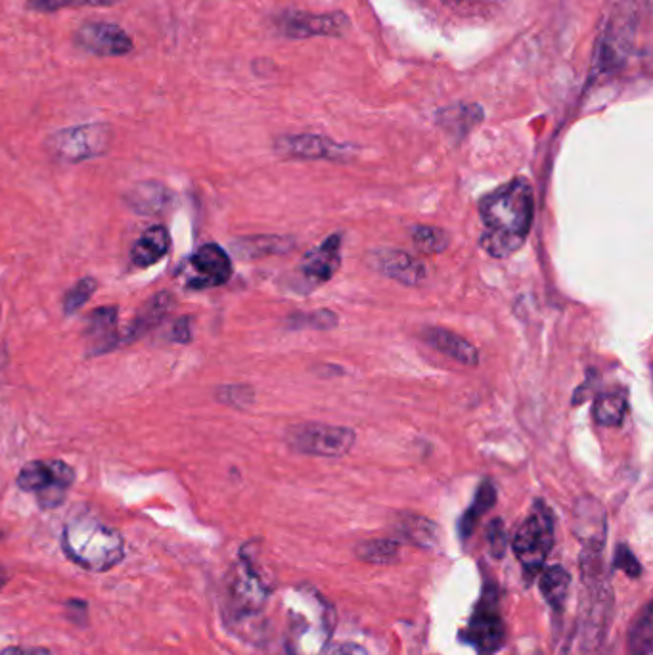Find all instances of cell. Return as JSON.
<instances>
[{
    "label": "cell",
    "instance_id": "9",
    "mask_svg": "<svg viewBox=\"0 0 653 655\" xmlns=\"http://www.w3.org/2000/svg\"><path fill=\"white\" fill-rule=\"evenodd\" d=\"M269 598V588L253 562L242 556V562L236 565L228 581V610L236 619H248L265 608Z\"/></svg>",
    "mask_w": 653,
    "mask_h": 655
},
{
    "label": "cell",
    "instance_id": "28",
    "mask_svg": "<svg viewBox=\"0 0 653 655\" xmlns=\"http://www.w3.org/2000/svg\"><path fill=\"white\" fill-rule=\"evenodd\" d=\"M399 554V543L391 539H372L357 546V556L366 564H391Z\"/></svg>",
    "mask_w": 653,
    "mask_h": 655
},
{
    "label": "cell",
    "instance_id": "25",
    "mask_svg": "<svg viewBox=\"0 0 653 655\" xmlns=\"http://www.w3.org/2000/svg\"><path fill=\"white\" fill-rule=\"evenodd\" d=\"M652 602L638 613L629 631V652L631 655H650L653 648Z\"/></svg>",
    "mask_w": 653,
    "mask_h": 655
},
{
    "label": "cell",
    "instance_id": "40",
    "mask_svg": "<svg viewBox=\"0 0 653 655\" xmlns=\"http://www.w3.org/2000/svg\"><path fill=\"white\" fill-rule=\"evenodd\" d=\"M441 2H447V4H458V2H462V0H441Z\"/></svg>",
    "mask_w": 653,
    "mask_h": 655
},
{
    "label": "cell",
    "instance_id": "36",
    "mask_svg": "<svg viewBox=\"0 0 653 655\" xmlns=\"http://www.w3.org/2000/svg\"><path fill=\"white\" fill-rule=\"evenodd\" d=\"M0 655H54L48 648H22V646H8L4 650H0Z\"/></svg>",
    "mask_w": 653,
    "mask_h": 655
},
{
    "label": "cell",
    "instance_id": "2",
    "mask_svg": "<svg viewBox=\"0 0 653 655\" xmlns=\"http://www.w3.org/2000/svg\"><path fill=\"white\" fill-rule=\"evenodd\" d=\"M286 627V648L290 655H322L328 648L334 627V608L311 587L293 588Z\"/></svg>",
    "mask_w": 653,
    "mask_h": 655
},
{
    "label": "cell",
    "instance_id": "30",
    "mask_svg": "<svg viewBox=\"0 0 653 655\" xmlns=\"http://www.w3.org/2000/svg\"><path fill=\"white\" fill-rule=\"evenodd\" d=\"M288 249V240L284 238H249L236 244V251L240 257H261L269 253H284Z\"/></svg>",
    "mask_w": 653,
    "mask_h": 655
},
{
    "label": "cell",
    "instance_id": "5",
    "mask_svg": "<svg viewBox=\"0 0 653 655\" xmlns=\"http://www.w3.org/2000/svg\"><path fill=\"white\" fill-rule=\"evenodd\" d=\"M506 629L500 613V594L493 581L483 583L481 598L462 633V640L479 655H493L502 648Z\"/></svg>",
    "mask_w": 653,
    "mask_h": 655
},
{
    "label": "cell",
    "instance_id": "8",
    "mask_svg": "<svg viewBox=\"0 0 653 655\" xmlns=\"http://www.w3.org/2000/svg\"><path fill=\"white\" fill-rule=\"evenodd\" d=\"M288 443L292 449L311 456L339 458L355 445V431L343 426L328 424H297L288 431Z\"/></svg>",
    "mask_w": 653,
    "mask_h": 655
},
{
    "label": "cell",
    "instance_id": "18",
    "mask_svg": "<svg viewBox=\"0 0 653 655\" xmlns=\"http://www.w3.org/2000/svg\"><path fill=\"white\" fill-rule=\"evenodd\" d=\"M87 338L91 343V353L102 355L112 351L119 343L117 334V309L100 307L87 320Z\"/></svg>",
    "mask_w": 653,
    "mask_h": 655
},
{
    "label": "cell",
    "instance_id": "38",
    "mask_svg": "<svg viewBox=\"0 0 653 655\" xmlns=\"http://www.w3.org/2000/svg\"><path fill=\"white\" fill-rule=\"evenodd\" d=\"M173 338L181 341V343H188L190 341V320L188 318L177 320L175 330H173Z\"/></svg>",
    "mask_w": 653,
    "mask_h": 655
},
{
    "label": "cell",
    "instance_id": "29",
    "mask_svg": "<svg viewBox=\"0 0 653 655\" xmlns=\"http://www.w3.org/2000/svg\"><path fill=\"white\" fill-rule=\"evenodd\" d=\"M412 242L418 251L428 253V255H437L449 248L451 238L445 230H441L437 226H416L412 230Z\"/></svg>",
    "mask_w": 653,
    "mask_h": 655
},
{
    "label": "cell",
    "instance_id": "21",
    "mask_svg": "<svg viewBox=\"0 0 653 655\" xmlns=\"http://www.w3.org/2000/svg\"><path fill=\"white\" fill-rule=\"evenodd\" d=\"M542 596L546 604L552 608L554 613H563L565 600L571 587V575L562 565H552L541 571V581H539Z\"/></svg>",
    "mask_w": 653,
    "mask_h": 655
},
{
    "label": "cell",
    "instance_id": "14",
    "mask_svg": "<svg viewBox=\"0 0 653 655\" xmlns=\"http://www.w3.org/2000/svg\"><path fill=\"white\" fill-rule=\"evenodd\" d=\"M190 267L194 271L190 286L196 290L223 286L232 276L230 257L225 249L217 244H207L198 249L190 259Z\"/></svg>",
    "mask_w": 653,
    "mask_h": 655
},
{
    "label": "cell",
    "instance_id": "27",
    "mask_svg": "<svg viewBox=\"0 0 653 655\" xmlns=\"http://www.w3.org/2000/svg\"><path fill=\"white\" fill-rule=\"evenodd\" d=\"M627 412V397L623 393H606L596 399L594 418L600 426H621Z\"/></svg>",
    "mask_w": 653,
    "mask_h": 655
},
{
    "label": "cell",
    "instance_id": "37",
    "mask_svg": "<svg viewBox=\"0 0 653 655\" xmlns=\"http://www.w3.org/2000/svg\"><path fill=\"white\" fill-rule=\"evenodd\" d=\"M322 655H368L366 650H362L357 644H336L332 648H326Z\"/></svg>",
    "mask_w": 653,
    "mask_h": 655
},
{
    "label": "cell",
    "instance_id": "39",
    "mask_svg": "<svg viewBox=\"0 0 653 655\" xmlns=\"http://www.w3.org/2000/svg\"><path fill=\"white\" fill-rule=\"evenodd\" d=\"M8 583V571L0 565V588L4 587Z\"/></svg>",
    "mask_w": 653,
    "mask_h": 655
},
{
    "label": "cell",
    "instance_id": "7",
    "mask_svg": "<svg viewBox=\"0 0 653 655\" xmlns=\"http://www.w3.org/2000/svg\"><path fill=\"white\" fill-rule=\"evenodd\" d=\"M575 537L583 546L581 567L583 573L602 571V552L608 537V520L600 502L592 498L579 500L575 508Z\"/></svg>",
    "mask_w": 653,
    "mask_h": 655
},
{
    "label": "cell",
    "instance_id": "19",
    "mask_svg": "<svg viewBox=\"0 0 653 655\" xmlns=\"http://www.w3.org/2000/svg\"><path fill=\"white\" fill-rule=\"evenodd\" d=\"M424 339L433 349H437L439 353L451 357L460 364L477 366V362H479V353L472 343L445 328H428L424 332Z\"/></svg>",
    "mask_w": 653,
    "mask_h": 655
},
{
    "label": "cell",
    "instance_id": "11",
    "mask_svg": "<svg viewBox=\"0 0 653 655\" xmlns=\"http://www.w3.org/2000/svg\"><path fill=\"white\" fill-rule=\"evenodd\" d=\"M280 31L292 39L309 37H338L345 33L349 20L341 14H311V12H288L280 18Z\"/></svg>",
    "mask_w": 653,
    "mask_h": 655
},
{
    "label": "cell",
    "instance_id": "20",
    "mask_svg": "<svg viewBox=\"0 0 653 655\" xmlns=\"http://www.w3.org/2000/svg\"><path fill=\"white\" fill-rule=\"evenodd\" d=\"M169 234L163 226H150L133 246V265L140 267V269H148L152 265L159 263L167 251H169Z\"/></svg>",
    "mask_w": 653,
    "mask_h": 655
},
{
    "label": "cell",
    "instance_id": "35",
    "mask_svg": "<svg viewBox=\"0 0 653 655\" xmlns=\"http://www.w3.org/2000/svg\"><path fill=\"white\" fill-rule=\"evenodd\" d=\"M297 318H299V324L307 322L309 328H315V330H330V328H334V326L338 324L336 313L326 311V309H322V311H313V313H309L307 317Z\"/></svg>",
    "mask_w": 653,
    "mask_h": 655
},
{
    "label": "cell",
    "instance_id": "22",
    "mask_svg": "<svg viewBox=\"0 0 653 655\" xmlns=\"http://www.w3.org/2000/svg\"><path fill=\"white\" fill-rule=\"evenodd\" d=\"M496 504V489L495 485L485 479L477 491V495L473 498V504L466 510V514L462 516V520L458 523V533H460V539L466 541L468 537H472L477 523L481 521V518L493 508Z\"/></svg>",
    "mask_w": 653,
    "mask_h": 655
},
{
    "label": "cell",
    "instance_id": "15",
    "mask_svg": "<svg viewBox=\"0 0 653 655\" xmlns=\"http://www.w3.org/2000/svg\"><path fill=\"white\" fill-rule=\"evenodd\" d=\"M370 265L405 286H418L426 278L424 263L401 249H376L370 253Z\"/></svg>",
    "mask_w": 653,
    "mask_h": 655
},
{
    "label": "cell",
    "instance_id": "23",
    "mask_svg": "<svg viewBox=\"0 0 653 655\" xmlns=\"http://www.w3.org/2000/svg\"><path fill=\"white\" fill-rule=\"evenodd\" d=\"M171 303L173 301H171L169 294H159L152 301H148L144 305L142 313H138V317L129 326V332H127V336H123V341H135L140 336H144L150 328H154L156 324H159L161 318L165 317Z\"/></svg>",
    "mask_w": 653,
    "mask_h": 655
},
{
    "label": "cell",
    "instance_id": "26",
    "mask_svg": "<svg viewBox=\"0 0 653 655\" xmlns=\"http://www.w3.org/2000/svg\"><path fill=\"white\" fill-rule=\"evenodd\" d=\"M167 190L163 186H159L156 182H148V184H140L136 186L135 190L129 194L127 202L135 209L136 213L142 215H154L159 213L165 204H167Z\"/></svg>",
    "mask_w": 653,
    "mask_h": 655
},
{
    "label": "cell",
    "instance_id": "3",
    "mask_svg": "<svg viewBox=\"0 0 653 655\" xmlns=\"http://www.w3.org/2000/svg\"><path fill=\"white\" fill-rule=\"evenodd\" d=\"M62 548L73 564L104 573L125 558V541L110 525L94 518H75L62 533Z\"/></svg>",
    "mask_w": 653,
    "mask_h": 655
},
{
    "label": "cell",
    "instance_id": "4",
    "mask_svg": "<svg viewBox=\"0 0 653 655\" xmlns=\"http://www.w3.org/2000/svg\"><path fill=\"white\" fill-rule=\"evenodd\" d=\"M554 546V514L552 510L537 500L529 516L519 525L514 537V554L527 579L539 575L546 564Z\"/></svg>",
    "mask_w": 653,
    "mask_h": 655
},
{
    "label": "cell",
    "instance_id": "13",
    "mask_svg": "<svg viewBox=\"0 0 653 655\" xmlns=\"http://www.w3.org/2000/svg\"><path fill=\"white\" fill-rule=\"evenodd\" d=\"M632 39H634V16L625 8L613 16L609 22L606 37L600 46L598 68L602 71H613L623 66L625 58L629 56Z\"/></svg>",
    "mask_w": 653,
    "mask_h": 655
},
{
    "label": "cell",
    "instance_id": "31",
    "mask_svg": "<svg viewBox=\"0 0 653 655\" xmlns=\"http://www.w3.org/2000/svg\"><path fill=\"white\" fill-rule=\"evenodd\" d=\"M94 292H96V280H92V278L79 280L64 297L66 315H75L91 299Z\"/></svg>",
    "mask_w": 653,
    "mask_h": 655
},
{
    "label": "cell",
    "instance_id": "41",
    "mask_svg": "<svg viewBox=\"0 0 653 655\" xmlns=\"http://www.w3.org/2000/svg\"><path fill=\"white\" fill-rule=\"evenodd\" d=\"M0 539H2V533H0Z\"/></svg>",
    "mask_w": 653,
    "mask_h": 655
},
{
    "label": "cell",
    "instance_id": "33",
    "mask_svg": "<svg viewBox=\"0 0 653 655\" xmlns=\"http://www.w3.org/2000/svg\"><path fill=\"white\" fill-rule=\"evenodd\" d=\"M613 569H619L627 573L631 579H640L642 577V565L638 558L632 554L631 548L627 544H619L613 556Z\"/></svg>",
    "mask_w": 653,
    "mask_h": 655
},
{
    "label": "cell",
    "instance_id": "17",
    "mask_svg": "<svg viewBox=\"0 0 653 655\" xmlns=\"http://www.w3.org/2000/svg\"><path fill=\"white\" fill-rule=\"evenodd\" d=\"M276 148L290 158L334 159L345 156L347 148L318 135L282 136Z\"/></svg>",
    "mask_w": 653,
    "mask_h": 655
},
{
    "label": "cell",
    "instance_id": "34",
    "mask_svg": "<svg viewBox=\"0 0 653 655\" xmlns=\"http://www.w3.org/2000/svg\"><path fill=\"white\" fill-rule=\"evenodd\" d=\"M487 543L491 556L500 560L506 550V529L502 520H493L487 525Z\"/></svg>",
    "mask_w": 653,
    "mask_h": 655
},
{
    "label": "cell",
    "instance_id": "42",
    "mask_svg": "<svg viewBox=\"0 0 653 655\" xmlns=\"http://www.w3.org/2000/svg\"><path fill=\"white\" fill-rule=\"evenodd\" d=\"M563 655H567V654H563Z\"/></svg>",
    "mask_w": 653,
    "mask_h": 655
},
{
    "label": "cell",
    "instance_id": "16",
    "mask_svg": "<svg viewBox=\"0 0 653 655\" xmlns=\"http://www.w3.org/2000/svg\"><path fill=\"white\" fill-rule=\"evenodd\" d=\"M341 265V236L330 234L318 248L311 249L299 263V271L303 278L313 284L320 286L338 272Z\"/></svg>",
    "mask_w": 653,
    "mask_h": 655
},
{
    "label": "cell",
    "instance_id": "12",
    "mask_svg": "<svg viewBox=\"0 0 653 655\" xmlns=\"http://www.w3.org/2000/svg\"><path fill=\"white\" fill-rule=\"evenodd\" d=\"M77 45L96 56H125L133 52L131 37L113 23H85L77 31Z\"/></svg>",
    "mask_w": 653,
    "mask_h": 655
},
{
    "label": "cell",
    "instance_id": "6",
    "mask_svg": "<svg viewBox=\"0 0 653 655\" xmlns=\"http://www.w3.org/2000/svg\"><path fill=\"white\" fill-rule=\"evenodd\" d=\"M73 479L75 472L66 462L35 460L23 466L18 487L25 493H33L43 510H54L64 502Z\"/></svg>",
    "mask_w": 653,
    "mask_h": 655
},
{
    "label": "cell",
    "instance_id": "1",
    "mask_svg": "<svg viewBox=\"0 0 653 655\" xmlns=\"http://www.w3.org/2000/svg\"><path fill=\"white\" fill-rule=\"evenodd\" d=\"M481 215V248L495 259L514 255L527 240L535 202L531 184L525 179H514L485 196L479 205Z\"/></svg>",
    "mask_w": 653,
    "mask_h": 655
},
{
    "label": "cell",
    "instance_id": "32",
    "mask_svg": "<svg viewBox=\"0 0 653 655\" xmlns=\"http://www.w3.org/2000/svg\"><path fill=\"white\" fill-rule=\"evenodd\" d=\"M117 0H31L29 8L35 12H56L62 8H77V6H112Z\"/></svg>",
    "mask_w": 653,
    "mask_h": 655
},
{
    "label": "cell",
    "instance_id": "10",
    "mask_svg": "<svg viewBox=\"0 0 653 655\" xmlns=\"http://www.w3.org/2000/svg\"><path fill=\"white\" fill-rule=\"evenodd\" d=\"M110 146V129L106 125H81L60 131L48 140V148L62 161H85L104 154Z\"/></svg>",
    "mask_w": 653,
    "mask_h": 655
},
{
    "label": "cell",
    "instance_id": "24",
    "mask_svg": "<svg viewBox=\"0 0 653 655\" xmlns=\"http://www.w3.org/2000/svg\"><path fill=\"white\" fill-rule=\"evenodd\" d=\"M397 529L405 541L420 548H435L439 541L437 525L422 516H405Z\"/></svg>",
    "mask_w": 653,
    "mask_h": 655
}]
</instances>
